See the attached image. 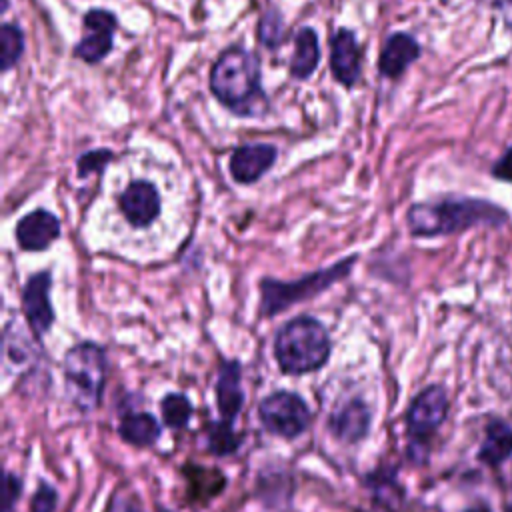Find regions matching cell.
Returning <instances> with one entry per match:
<instances>
[{
	"mask_svg": "<svg viewBox=\"0 0 512 512\" xmlns=\"http://www.w3.org/2000/svg\"><path fill=\"white\" fill-rule=\"evenodd\" d=\"M494 8L498 10L504 26L512 32V0H494Z\"/></svg>",
	"mask_w": 512,
	"mask_h": 512,
	"instance_id": "obj_29",
	"label": "cell"
},
{
	"mask_svg": "<svg viewBox=\"0 0 512 512\" xmlns=\"http://www.w3.org/2000/svg\"><path fill=\"white\" fill-rule=\"evenodd\" d=\"M50 288H52V272L50 270H40L32 274L20 296V308L24 314V320L36 340H42L52 324H54V306L50 298Z\"/></svg>",
	"mask_w": 512,
	"mask_h": 512,
	"instance_id": "obj_8",
	"label": "cell"
},
{
	"mask_svg": "<svg viewBox=\"0 0 512 512\" xmlns=\"http://www.w3.org/2000/svg\"><path fill=\"white\" fill-rule=\"evenodd\" d=\"M512 456V426L502 420H492L486 426V438L478 450L480 462L500 466Z\"/></svg>",
	"mask_w": 512,
	"mask_h": 512,
	"instance_id": "obj_19",
	"label": "cell"
},
{
	"mask_svg": "<svg viewBox=\"0 0 512 512\" xmlns=\"http://www.w3.org/2000/svg\"><path fill=\"white\" fill-rule=\"evenodd\" d=\"M0 64L2 70H10L24 52V34L16 24H4L0 28Z\"/></svg>",
	"mask_w": 512,
	"mask_h": 512,
	"instance_id": "obj_22",
	"label": "cell"
},
{
	"mask_svg": "<svg viewBox=\"0 0 512 512\" xmlns=\"http://www.w3.org/2000/svg\"><path fill=\"white\" fill-rule=\"evenodd\" d=\"M276 154L272 144H244L230 156V174L238 184H252L272 168Z\"/></svg>",
	"mask_w": 512,
	"mask_h": 512,
	"instance_id": "obj_13",
	"label": "cell"
},
{
	"mask_svg": "<svg viewBox=\"0 0 512 512\" xmlns=\"http://www.w3.org/2000/svg\"><path fill=\"white\" fill-rule=\"evenodd\" d=\"M508 212L484 198H444L412 204L406 224L412 236L436 238L462 232L474 226H502Z\"/></svg>",
	"mask_w": 512,
	"mask_h": 512,
	"instance_id": "obj_2",
	"label": "cell"
},
{
	"mask_svg": "<svg viewBox=\"0 0 512 512\" xmlns=\"http://www.w3.org/2000/svg\"><path fill=\"white\" fill-rule=\"evenodd\" d=\"M116 24H118V20L112 12L102 10V8L88 10L84 14V26H86L88 34L76 44L74 54L88 64H96V62L104 60L112 50Z\"/></svg>",
	"mask_w": 512,
	"mask_h": 512,
	"instance_id": "obj_9",
	"label": "cell"
},
{
	"mask_svg": "<svg viewBox=\"0 0 512 512\" xmlns=\"http://www.w3.org/2000/svg\"><path fill=\"white\" fill-rule=\"evenodd\" d=\"M112 160V152L106 148L90 150L78 158V176L88 178L94 172H102L104 166Z\"/></svg>",
	"mask_w": 512,
	"mask_h": 512,
	"instance_id": "obj_24",
	"label": "cell"
},
{
	"mask_svg": "<svg viewBox=\"0 0 512 512\" xmlns=\"http://www.w3.org/2000/svg\"><path fill=\"white\" fill-rule=\"evenodd\" d=\"M210 90L238 116H262L268 110L260 84V62L242 46H230L216 58L210 70Z\"/></svg>",
	"mask_w": 512,
	"mask_h": 512,
	"instance_id": "obj_1",
	"label": "cell"
},
{
	"mask_svg": "<svg viewBox=\"0 0 512 512\" xmlns=\"http://www.w3.org/2000/svg\"><path fill=\"white\" fill-rule=\"evenodd\" d=\"M358 260V254L346 256L322 270H314L310 274H304L296 280H278V278H270L264 276L258 282V292H260V302H258V310L264 318H272L282 314L286 308H292L300 302L312 300L314 296L326 292L328 288H332L336 282L344 280L354 264Z\"/></svg>",
	"mask_w": 512,
	"mask_h": 512,
	"instance_id": "obj_5",
	"label": "cell"
},
{
	"mask_svg": "<svg viewBox=\"0 0 512 512\" xmlns=\"http://www.w3.org/2000/svg\"><path fill=\"white\" fill-rule=\"evenodd\" d=\"M448 414V394L440 384L426 386L420 390L406 410V434L408 452L416 460L424 454L434 432L442 426Z\"/></svg>",
	"mask_w": 512,
	"mask_h": 512,
	"instance_id": "obj_6",
	"label": "cell"
},
{
	"mask_svg": "<svg viewBox=\"0 0 512 512\" xmlns=\"http://www.w3.org/2000/svg\"><path fill=\"white\" fill-rule=\"evenodd\" d=\"M320 60L318 36L312 28H300L294 38V52L290 58V74L298 80H306L312 76Z\"/></svg>",
	"mask_w": 512,
	"mask_h": 512,
	"instance_id": "obj_18",
	"label": "cell"
},
{
	"mask_svg": "<svg viewBox=\"0 0 512 512\" xmlns=\"http://www.w3.org/2000/svg\"><path fill=\"white\" fill-rule=\"evenodd\" d=\"M14 238L24 252H44L60 238V220L50 210H32L16 222Z\"/></svg>",
	"mask_w": 512,
	"mask_h": 512,
	"instance_id": "obj_11",
	"label": "cell"
},
{
	"mask_svg": "<svg viewBox=\"0 0 512 512\" xmlns=\"http://www.w3.org/2000/svg\"><path fill=\"white\" fill-rule=\"evenodd\" d=\"M260 40L268 48H276L282 40V20L278 14H266L260 22Z\"/></svg>",
	"mask_w": 512,
	"mask_h": 512,
	"instance_id": "obj_27",
	"label": "cell"
},
{
	"mask_svg": "<svg viewBox=\"0 0 512 512\" xmlns=\"http://www.w3.org/2000/svg\"><path fill=\"white\" fill-rule=\"evenodd\" d=\"M372 410L362 398H350L328 416L330 434L344 444H358L370 434Z\"/></svg>",
	"mask_w": 512,
	"mask_h": 512,
	"instance_id": "obj_12",
	"label": "cell"
},
{
	"mask_svg": "<svg viewBox=\"0 0 512 512\" xmlns=\"http://www.w3.org/2000/svg\"><path fill=\"white\" fill-rule=\"evenodd\" d=\"M258 420L272 436L294 440L308 430L312 412L300 394L292 390H276L260 400Z\"/></svg>",
	"mask_w": 512,
	"mask_h": 512,
	"instance_id": "obj_7",
	"label": "cell"
},
{
	"mask_svg": "<svg viewBox=\"0 0 512 512\" xmlns=\"http://www.w3.org/2000/svg\"><path fill=\"white\" fill-rule=\"evenodd\" d=\"M22 478L14 472H4L2 476V512H14L16 502L22 496Z\"/></svg>",
	"mask_w": 512,
	"mask_h": 512,
	"instance_id": "obj_25",
	"label": "cell"
},
{
	"mask_svg": "<svg viewBox=\"0 0 512 512\" xmlns=\"http://www.w3.org/2000/svg\"><path fill=\"white\" fill-rule=\"evenodd\" d=\"M492 176L504 182H512V146H508L504 154L494 162Z\"/></svg>",
	"mask_w": 512,
	"mask_h": 512,
	"instance_id": "obj_28",
	"label": "cell"
},
{
	"mask_svg": "<svg viewBox=\"0 0 512 512\" xmlns=\"http://www.w3.org/2000/svg\"><path fill=\"white\" fill-rule=\"evenodd\" d=\"M122 216L132 228H148L160 216V194L148 180L130 182L118 198Z\"/></svg>",
	"mask_w": 512,
	"mask_h": 512,
	"instance_id": "obj_10",
	"label": "cell"
},
{
	"mask_svg": "<svg viewBox=\"0 0 512 512\" xmlns=\"http://www.w3.org/2000/svg\"><path fill=\"white\" fill-rule=\"evenodd\" d=\"M506 512H512V506H508V510Z\"/></svg>",
	"mask_w": 512,
	"mask_h": 512,
	"instance_id": "obj_32",
	"label": "cell"
},
{
	"mask_svg": "<svg viewBox=\"0 0 512 512\" xmlns=\"http://www.w3.org/2000/svg\"><path fill=\"white\" fill-rule=\"evenodd\" d=\"M122 512H142V510H138V508H134V506H126Z\"/></svg>",
	"mask_w": 512,
	"mask_h": 512,
	"instance_id": "obj_31",
	"label": "cell"
},
{
	"mask_svg": "<svg viewBox=\"0 0 512 512\" xmlns=\"http://www.w3.org/2000/svg\"><path fill=\"white\" fill-rule=\"evenodd\" d=\"M108 374V356L102 344L82 340L70 346L62 358L64 392L78 412H94L102 404Z\"/></svg>",
	"mask_w": 512,
	"mask_h": 512,
	"instance_id": "obj_4",
	"label": "cell"
},
{
	"mask_svg": "<svg viewBox=\"0 0 512 512\" xmlns=\"http://www.w3.org/2000/svg\"><path fill=\"white\" fill-rule=\"evenodd\" d=\"M372 494L376 500L390 504V502H400L402 500V486L396 480L394 472H386V470H374L368 478H366Z\"/></svg>",
	"mask_w": 512,
	"mask_h": 512,
	"instance_id": "obj_23",
	"label": "cell"
},
{
	"mask_svg": "<svg viewBox=\"0 0 512 512\" xmlns=\"http://www.w3.org/2000/svg\"><path fill=\"white\" fill-rule=\"evenodd\" d=\"M242 446V436L232 420H214L206 426V448L214 456H232Z\"/></svg>",
	"mask_w": 512,
	"mask_h": 512,
	"instance_id": "obj_20",
	"label": "cell"
},
{
	"mask_svg": "<svg viewBox=\"0 0 512 512\" xmlns=\"http://www.w3.org/2000/svg\"><path fill=\"white\" fill-rule=\"evenodd\" d=\"M160 414H162V424L166 428L182 430L188 426V422L194 414V406L186 394L168 392L160 400Z\"/></svg>",
	"mask_w": 512,
	"mask_h": 512,
	"instance_id": "obj_21",
	"label": "cell"
},
{
	"mask_svg": "<svg viewBox=\"0 0 512 512\" xmlns=\"http://www.w3.org/2000/svg\"><path fill=\"white\" fill-rule=\"evenodd\" d=\"M58 506V492L52 484L48 482H40L32 502H30V512H56Z\"/></svg>",
	"mask_w": 512,
	"mask_h": 512,
	"instance_id": "obj_26",
	"label": "cell"
},
{
	"mask_svg": "<svg viewBox=\"0 0 512 512\" xmlns=\"http://www.w3.org/2000/svg\"><path fill=\"white\" fill-rule=\"evenodd\" d=\"M464 512H490L486 506H474V508H468Z\"/></svg>",
	"mask_w": 512,
	"mask_h": 512,
	"instance_id": "obj_30",
	"label": "cell"
},
{
	"mask_svg": "<svg viewBox=\"0 0 512 512\" xmlns=\"http://www.w3.org/2000/svg\"><path fill=\"white\" fill-rule=\"evenodd\" d=\"M330 68L334 78L352 86L360 76V46L356 34L348 28H340L330 40Z\"/></svg>",
	"mask_w": 512,
	"mask_h": 512,
	"instance_id": "obj_15",
	"label": "cell"
},
{
	"mask_svg": "<svg viewBox=\"0 0 512 512\" xmlns=\"http://www.w3.org/2000/svg\"><path fill=\"white\" fill-rule=\"evenodd\" d=\"M214 390H216V406H218L220 418L234 422L246 402L244 388H242V364L238 360L228 358L220 362Z\"/></svg>",
	"mask_w": 512,
	"mask_h": 512,
	"instance_id": "obj_14",
	"label": "cell"
},
{
	"mask_svg": "<svg viewBox=\"0 0 512 512\" xmlns=\"http://www.w3.org/2000/svg\"><path fill=\"white\" fill-rule=\"evenodd\" d=\"M118 434L130 446L148 448L160 440L162 424L150 412H128L118 424Z\"/></svg>",
	"mask_w": 512,
	"mask_h": 512,
	"instance_id": "obj_17",
	"label": "cell"
},
{
	"mask_svg": "<svg viewBox=\"0 0 512 512\" xmlns=\"http://www.w3.org/2000/svg\"><path fill=\"white\" fill-rule=\"evenodd\" d=\"M418 56L420 44L416 42V38L406 32H394L386 38L380 50L378 70L386 78H398Z\"/></svg>",
	"mask_w": 512,
	"mask_h": 512,
	"instance_id": "obj_16",
	"label": "cell"
},
{
	"mask_svg": "<svg viewBox=\"0 0 512 512\" xmlns=\"http://www.w3.org/2000/svg\"><path fill=\"white\" fill-rule=\"evenodd\" d=\"M272 352L284 374L302 376L326 366L332 342L326 326L318 318L294 316L276 330Z\"/></svg>",
	"mask_w": 512,
	"mask_h": 512,
	"instance_id": "obj_3",
	"label": "cell"
}]
</instances>
